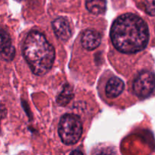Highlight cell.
I'll return each mask as SVG.
<instances>
[{"instance_id":"cell-1","label":"cell","mask_w":155,"mask_h":155,"mask_svg":"<svg viewBox=\"0 0 155 155\" xmlns=\"http://www.w3.org/2000/svg\"><path fill=\"white\" fill-rule=\"evenodd\" d=\"M110 38L117 50L124 53H135L146 47L149 32L142 18L134 14H124L114 22Z\"/></svg>"},{"instance_id":"cell-2","label":"cell","mask_w":155,"mask_h":155,"mask_svg":"<svg viewBox=\"0 0 155 155\" xmlns=\"http://www.w3.org/2000/svg\"><path fill=\"white\" fill-rule=\"evenodd\" d=\"M23 53L32 71L42 75L52 67L54 60V49L42 33L32 31L26 38Z\"/></svg>"},{"instance_id":"cell-3","label":"cell","mask_w":155,"mask_h":155,"mask_svg":"<svg viewBox=\"0 0 155 155\" xmlns=\"http://www.w3.org/2000/svg\"><path fill=\"white\" fill-rule=\"evenodd\" d=\"M58 132L62 141L71 145L80 140L83 133V125L77 115L66 114L61 119Z\"/></svg>"},{"instance_id":"cell-4","label":"cell","mask_w":155,"mask_h":155,"mask_svg":"<svg viewBox=\"0 0 155 155\" xmlns=\"http://www.w3.org/2000/svg\"><path fill=\"white\" fill-rule=\"evenodd\" d=\"M155 89V74L148 71L141 72L133 83L134 93L140 97H147Z\"/></svg>"},{"instance_id":"cell-5","label":"cell","mask_w":155,"mask_h":155,"mask_svg":"<svg viewBox=\"0 0 155 155\" xmlns=\"http://www.w3.org/2000/svg\"><path fill=\"white\" fill-rule=\"evenodd\" d=\"M0 54L2 57L7 61L14 59L15 50L12 44L11 37L8 32L0 27Z\"/></svg>"},{"instance_id":"cell-6","label":"cell","mask_w":155,"mask_h":155,"mask_svg":"<svg viewBox=\"0 0 155 155\" xmlns=\"http://www.w3.org/2000/svg\"><path fill=\"white\" fill-rule=\"evenodd\" d=\"M53 30L56 36L60 40L66 41L71 37V30L70 24L64 18H58L52 23Z\"/></svg>"},{"instance_id":"cell-7","label":"cell","mask_w":155,"mask_h":155,"mask_svg":"<svg viewBox=\"0 0 155 155\" xmlns=\"http://www.w3.org/2000/svg\"><path fill=\"white\" fill-rule=\"evenodd\" d=\"M101 43V35L95 30H86L82 36V45L88 50L96 49Z\"/></svg>"},{"instance_id":"cell-8","label":"cell","mask_w":155,"mask_h":155,"mask_svg":"<svg viewBox=\"0 0 155 155\" xmlns=\"http://www.w3.org/2000/svg\"><path fill=\"white\" fill-rule=\"evenodd\" d=\"M124 83L117 77H113L108 81L106 86V94L110 98L117 97L123 92Z\"/></svg>"},{"instance_id":"cell-9","label":"cell","mask_w":155,"mask_h":155,"mask_svg":"<svg viewBox=\"0 0 155 155\" xmlns=\"http://www.w3.org/2000/svg\"><path fill=\"white\" fill-rule=\"evenodd\" d=\"M86 6L88 10L94 15H101L106 9L105 0H86Z\"/></svg>"},{"instance_id":"cell-10","label":"cell","mask_w":155,"mask_h":155,"mask_svg":"<svg viewBox=\"0 0 155 155\" xmlns=\"http://www.w3.org/2000/svg\"><path fill=\"white\" fill-rule=\"evenodd\" d=\"M73 97H74V94H73L71 88L69 85H65L62 92L59 94L57 98L58 104L60 106H65L69 103Z\"/></svg>"},{"instance_id":"cell-11","label":"cell","mask_w":155,"mask_h":155,"mask_svg":"<svg viewBox=\"0 0 155 155\" xmlns=\"http://www.w3.org/2000/svg\"><path fill=\"white\" fill-rule=\"evenodd\" d=\"M146 11L149 15H155V0H146Z\"/></svg>"},{"instance_id":"cell-12","label":"cell","mask_w":155,"mask_h":155,"mask_svg":"<svg viewBox=\"0 0 155 155\" xmlns=\"http://www.w3.org/2000/svg\"><path fill=\"white\" fill-rule=\"evenodd\" d=\"M70 155H84V154H83V153L81 151V150H73L72 152H71V154H70Z\"/></svg>"},{"instance_id":"cell-13","label":"cell","mask_w":155,"mask_h":155,"mask_svg":"<svg viewBox=\"0 0 155 155\" xmlns=\"http://www.w3.org/2000/svg\"><path fill=\"white\" fill-rule=\"evenodd\" d=\"M98 155H110V154H109V153H105V152H102V153H98Z\"/></svg>"}]
</instances>
